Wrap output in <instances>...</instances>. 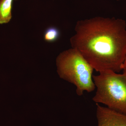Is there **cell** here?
<instances>
[{"mask_svg": "<svg viewBox=\"0 0 126 126\" xmlns=\"http://www.w3.org/2000/svg\"><path fill=\"white\" fill-rule=\"evenodd\" d=\"M96 105L97 126H126V115L99 104Z\"/></svg>", "mask_w": 126, "mask_h": 126, "instance_id": "277c9868", "label": "cell"}, {"mask_svg": "<svg viewBox=\"0 0 126 126\" xmlns=\"http://www.w3.org/2000/svg\"><path fill=\"white\" fill-rule=\"evenodd\" d=\"M14 0H0V24L9 23L12 17V10Z\"/></svg>", "mask_w": 126, "mask_h": 126, "instance_id": "5b68a950", "label": "cell"}, {"mask_svg": "<svg viewBox=\"0 0 126 126\" xmlns=\"http://www.w3.org/2000/svg\"><path fill=\"white\" fill-rule=\"evenodd\" d=\"M70 39L94 70L119 73L126 57V22L122 19L95 16L77 21Z\"/></svg>", "mask_w": 126, "mask_h": 126, "instance_id": "6da1fadb", "label": "cell"}, {"mask_svg": "<svg viewBox=\"0 0 126 126\" xmlns=\"http://www.w3.org/2000/svg\"><path fill=\"white\" fill-rule=\"evenodd\" d=\"M56 63L60 77L76 86L78 96L94 91V69L77 49L72 48L62 52L57 57Z\"/></svg>", "mask_w": 126, "mask_h": 126, "instance_id": "7a4b0ae2", "label": "cell"}, {"mask_svg": "<svg viewBox=\"0 0 126 126\" xmlns=\"http://www.w3.org/2000/svg\"></svg>", "mask_w": 126, "mask_h": 126, "instance_id": "ba28073f", "label": "cell"}, {"mask_svg": "<svg viewBox=\"0 0 126 126\" xmlns=\"http://www.w3.org/2000/svg\"><path fill=\"white\" fill-rule=\"evenodd\" d=\"M93 79L96 88L93 101L126 115V74L104 71Z\"/></svg>", "mask_w": 126, "mask_h": 126, "instance_id": "3957f363", "label": "cell"}, {"mask_svg": "<svg viewBox=\"0 0 126 126\" xmlns=\"http://www.w3.org/2000/svg\"><path fill=\"white\" fill-rule=\"evenodd\" d=\"M122 70L123 73L126 74V57L122 66Z\"/></svg>", "mask_w": 126, "mask_h": 126, "instance_id": "52a82bcc", "label": "cell"}, {"mask_svg": "<svg viewBox=\"0 0 126 126\" xmlns=\"http://www.w3.org/2000/svg\"><path fill=\"white\" fill-rule=\"evenodd\" d=\"M60 32L56 27H50L46 30L44 38L46 41L48 42H53L59 38Z\"/></svg>", "mask_w": 126, "mask_h": 126, "instance_id": "8992f818", "label": "cell"}]
</instances>
